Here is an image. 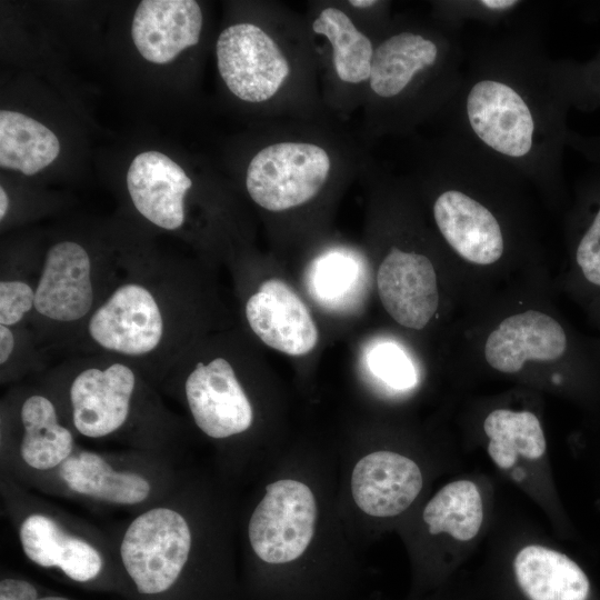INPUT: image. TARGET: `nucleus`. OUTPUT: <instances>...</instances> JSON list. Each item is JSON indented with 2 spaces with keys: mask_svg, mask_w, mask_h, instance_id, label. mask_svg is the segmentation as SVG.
I'll return each mask as SVG.
<instances>
[{
  "mask_svg": "<svg viewBox=\"0 0 600 600\" xmlns=\"http://www.w3.org/2000/svg\"><path fill=\"white\" fill-rule=\"evenodd\" d=\"M568 147L580 152L591 162L600 166V137L583 136L570 130Z\"/></svg>",
  "mask_w": 600,
  "mask_h": 600,
  "instance_id": "nucleus-33",
  "label": "nucleus"
},
{
  "mask_svg": "<svg viewBox=\"0 0 600 600\" xmlns=\"http://www.w3.org/2000/svg\"><path fill=\"white\" fill-rule=\"evenodd\" d=\"M592 316L600 326V297L591 301Z\"/></svg>",
  "mask_w": 600,
  "mask_h": 600,
  "instance_id": "nucleus-35",
  "label": "nucleus"
},
{
  "mask_svg": "<svg viewBox=\"0 0 600 600\" xmlns=\"http://www.w3.org/2000/svg\"><path fill=\"white\" fill-rule=\"evenodd\" d=\"M200 6L193 0H143L133 16L131 37L148 61L164 64L199 42Z\"/></svg>",
  "mask_w": 600,
  "mask_h": 600,
  "instance_id": "nucleus-19",
  "label": "nucleus"
},
{
  "mask_svg": "<svg viewBox=\"0 0 600 600\" xmlns=\"http://www.w3.org/2000/svg\"><path fill=\"white\" fill-rule=\"evenodd\" d=\"M567 227L573 286L593 301L600 297V172L578 183Z\"/></svg>",
  "mask_w": 600,
  "mask_h": 600,
  "instance_id": "nucleus-20",
  "label": "nucleus"
},
{
  "mask_svg": "<svg viewBox=\"0 0 600 600\" xmlns=\"http://www.w3.org/2000/svg\"><path fill=\"white\" fill-rule=\"evenodd\" d=\"M159 390L211 440L232 439L253 424V407L233 360L220 350L204 349L201 340L171 367Z\"/></svg>",
  "mask_w": 600,
  "mask_h": 600,
  "instance_id": "nucleus-9",
  "label": "nucleus"
},
{
  "mask_svg": "<svg viewBox=\"0 0 600 600\" xmlns=\"http://www.w3.org/2000/svg\"><path fill=\"white\" fill-rule=\"evenodd\" d=\"M200 300L191 271L143 253L91 313L64 357L121 358L159 389L178 359L200 341Z\"/></svg>",
  "mask_w": 600,
  "mask_h": 600,
  "instance_id": "nucleus-2",
  "label": "nucleus"
},
{
  "mask_svg": "<svg viewBox=\"0 0 600 600\" xmlns=\"http://www.w3.org/2000/svg\"><path fill=\"white\" fill-rule=\"evenodd\" d=\"M483 430L489 438L488 453L501 469L512 468L518 456L539 459L546 452L541 423L530 411L496 409L486 417Z\"/></svg>",
  "mask_w": 600,
  "mask_h": 600,
  "instance_id": "nucleus-23",
  "label": "nucleus"
},
{
  "mask_svg": "<svg viewBox=\"0 0 600 600\" xmlns=\"http://www.w3.org/2000/svg\"><path fill=\"white\" fill-rule=\"evenodd\" d=\"M317 503L310 488L282 479L266 487L248 522V540L268 564L294 561L308 548L316 528Z\"/></svg>",
  "mask_w": 600,
  "mask_h": 600,
  "instance_id": "nucleus-12",
  "label": "nucleus"
},
{
  "mask_svg": "<svg viewBox=\"0 0 600 600\" xmlns=\"http://www.w3.org/2000/svg\"><path fill=\"white\" fill-rule=\"evenodd\" d=\"M359 266L349 256L329 253L313 264L310 284L314 297L324 304L340 303L359 283Z\"/></svg>",
  "mask_w": 600,
  "mask_h": 600,
  "instance_id": "nucleus-28",
  "label": "nucleus"
},
{
  "mask_svg": "<svg viewBox=\"0 0 600 600\" xmlns=\"http://www.w3.org/2000/svg\"><path fill=\"white\" fill-rule=\"evenodd\" d=\"M448 22L461 28V23L473 20L484 23H498L514 13L522 1L518 0H467L444 4Z\"/></svg>",
  "mask_w": 600,
  "mask_h": 600,
  "instance_id": "nucleus-31",
  "label": "nucleus"
},
{
  "mask_svg": "<svg viewBox=\"0 0 600 600\" xmlns=\"http://www.w3.org/2000/svg\"><path fill=\"white\" fill-rule=\"evenodd\" d=\"M516 579L530 600H588L590 583L566 554L542 546H527L514 559Z\"/></svg>",
  "mask_w": 600,
  "mask_h": 600,
  "instance_id": "nucleus-21",
  "label": "nucleus"
},
{
  "mask_svg": "<svg viewBox=\"0 0 600 600\" xmlns=\"http://www.w3.org/2000/svg\"><path fill=\"white\" fill-rule=\"evenodd\" d=\"M0 272V326H24L34 308L37 260L2 261Z\"/></svg>",
  "mask_w": 600,
  "mask_h": 600,
  "instance_id": "nucleus-27",
  "label": "nucleus"
},
{
  "mask_svg": "<svg viewBox=\"0 0 600 600\" xmlns=\"http://www.w3.org/2000/svg\"><path fill=\"white\" fill-rule=\"evenodd\" d=\"M60 152L57 136L44 124L18 111H0V166L33 176Z\"/></svg>",
  "mask_w": 600,
  "mask_h": 600,
  "instance_id": "nucleus-22",
  "label": "nucleus"
},
{
  "mask_svg": "<svg viewBox=\"0 0 600 600\" xmlns=\"http://www.w3.org/2000/svg\"><path fill=\"white\" fill-rule=\"evenodd\" d=\"M326 150L311 143L280 142L260 150L247 169L251 199L269 211H283L311 200L330 171Z\"/></svg>",
  "mask_w": 600,
  "mask_h": 600,
  "instance_id": "nucleus-13",
  "label": "nucleus"
},
{
  "mask_svg": "<svg viewBox=\"0 0 600 600\" xmlns=\"http://www.w3.org/2000/svg\"><path fill=\"white\" fill-rule=\"evenodd\" d=\"M181 479L174 460L132 450H98L81 444L30 490L89 503L130 509L131 513L167 497Z\"/></svg>",
  "mask_w": 600,
  "mask_h": 600,
  "instance_id": "nucleus-7",
  "label": "nucleus"
},
{
  "mask_svg": "<svg viewBox=\"0 0 600 600\" xmlns=\"http://www.w3.org/2000/svg\"><path fill=\"white\" fill-rule=\"evenodd\" d=\"M571 108L567 60H553L540 32L527 24L484 40L467 54L461 83L444 111L449 133L557 201L564 194Z\"/></svg>",
  "mask_w": 600,
  "mask_h": 600,
  "instance_id": "nucleus-1",
  "label": "nucleus"
},
{
  "mask_svg": "<svg viewBox=\"0 0 600 600\" xmlns=\"http://www.w3.org/2000/svg\"><path fill=\"white\" fill-rule=\"evenodd\" d=\"M51 393L39 382L9 387L0 401V473L30 489L79 447Z\"/></svg>",
  "mask_w": 600,
  "mask_h": 600,
  "instance_id": "nucleus-8",
  "label": "nucleus"
},
{
  "mask_svg": "<svg viewBox=\"0 0 600 600\" xmlns=\"http://www.w3.org/2000/svg\"><path fill=\"white\" fill-rule=\"evenodd\" d=\"M216 52L221 78L243 101L270 99L289 74V63L274 40L252 23L224 29Z\"/></svg>",
  "mask_w": 600,
  "mask_h": 600,
  "instance_id": "nucleus-14",
  "label": "nucleus"
},
{
  "mask_svg": "<svg viewBox=\"0 0 600 600\" xmlns=\"http://www.w3.org/2000/svg\"><path fill=\"white\" fill-rule=\"evenodd\" d=\"M33 380L51 393L78 439L174 460L182 420L132 363L110 354H73Z\"/></svg>",
  "mask_w": 600,
  "mask_h": 600,
  "instance_id": "nucleus-3",
  "label": "nucleus"
},
{
  "mask_svg": "<svg viewBox=\"0 0 600 600\" xmlns=\"http://www.w3.org/2000/svg\"><path fill=\"white\" fill-rule=\"evenodd\" d=\"M0 600H71L67 597L57 594L39 593L37 587L23 579L17 577H3L0 580Z\"/></svg>",
  "mask_w": 600,
  "mask_h": 600,
  "instance_id": "nucleus-32",
  "label": "nucleus"
},
{
  "mask_svg": "<svg viewBox=\"0 0 600 600\" xmlns=\"http://www.w3.org/2000/svg\"><path fill=\"white\" fill-rule=\"evenodd\" d=\"M9 203H10L9 194L3 189V187H1L0 188V221L4 219L8 212Z\"/></svg>",
  "mask_w": 600,
  "mask_h": 600,
  "instance_id": "nucleus-34",
  "label": "nucleus"
},
{
  "mask_svg": "<svg viewBox=\"0 0 600 600\" xmlns=\"http://www.w3.org/2000/svg\"><path fill=\"white\" fill-rule=\"evenodd\" d=\"M349 2L351 6L357 7V8H369L378 3V1H374V0H351Z\"/></svg>",
  "mask_w": 600,
  "mask_h": 600,
  "instance_id": "nucleus-36",
  "label": "nucleus"
},
{
  "mask_svg": "<svg viewBox=\"0 0 600 600\" xmlns=\"http://www.w3.org/2000/svg\"><path fill=\"white\" fill-rule=\"evenodd\" d=\"M417 463L396 452L376 451L361 458L351 474V492L357 506L372 517L400 514L422 489Z\"/></svg>",
  "mask_w": 600,
  "mask_h": 600,
  "instance_id": "nucleus-18",
  "label": "nucleus"
},
{
  "mask_svg": "<svg viewBox=\"0 0 600 600\" xmlns=\"http://www.w3.org/2000/svg\"><path fill=\"white\" fill-rule=\"evenodd\" d=\"M422 517L431 534L447 532L459 541L471 540L483 520L478 487L469 480L446 484L427 503Z\"/></svg>",
  "mask_w": 600,
  "mask_h": 600,
  "instance_id": "nucleus-24",
  "label": "nucleus"
},
{
  "mask_svg": "<svg viewBox=\"0 0 600 600\" xmlns=\"http://www.w3.org/2000/svg\"><path fill=\"white\" fill-rule=\"evenodd\" d=\"M140 251H97L73 239L51 243L37 260L34 308L27 326L50 356H64L81 328Z\"/></svg>",
  "mask_w": 600,
  "mask_h": 600,
  "instance_id": "nucleus-5",
  "label": "nucleus"
},
{
  "mask_svg": "<svg viewBox=\"0 0 600 600\" xmlns=\"http://www.w3.org/2000/svg\"><path fill=\"white\" fill-rule=\"evenodd\" d=\"M513 477L516 479L520 480V479H523L524 474H523L522 470L519 468V469L516 470V473L513 474Z\"/></svg>",
  "mask_w": 600,
  "mask_h": 600,
  "instance_id": "nucleus-37",
  "label": "nucleus"
},
{
  "mask_svg": "<svg viewBox=\"0 0 600 600\" xmlns=\"http://www.w3.org/2000/svg\"><path fill=\"white\" fill-rule=\"evenodd\" d=\"M0 496L20 551L31 563L58 570L78 583L93 582L113 568L120 570L111 533L1 473Z\"/></svg>",
  "mask_w": 600,
  "mask_h": 600,
  "instance_id": "nucleus-6",
  "label": "nucleus"
},
{
  "mask_svg": "<svg viewBox=\"0 0 600 600\" xmlns=\"http://www.w3.org/2000/svg\"><path fill=\"white\" fill-rule=\"evenodd\" d=\"M493 370L516 373L528 362L568 363L582 371L600 369V343L583 342L554 317L529 309L502 319L483 344Z\"/></svg>",
  "mask_w": 600,
  "mask_h": 600,
  "instance_id": "nucleus-10",
  "label": "nucleus"
},
{
  "mask_svg": "<svg viewBox=\"0 0 600 600\" xmlns=\"http://www.w3.org/2000/svg\"><path fill=\"white\" fill-rule=\"evenodd\" d=\"M377 287L387 313L404 328L423 329L438 311L436 268L424 253L391 247L379 266Z\"/></svg>",
  "mask_w": 600,
  "mask_h": 600,
  "instance_id": "nucleus-15",
  "label": "nucleus"
},
{
  "mask_svg": "<svg viewBox=\"0 0 600 600\" xmlns=\"http://www.w3.org/2000/svg\"><path fill=\"white\" fill-rule=\"evenodd\" d=\"M367 362L372 374L392 389L407 390L417 383L413 362L394 342L373 344L368 351Z\"/></svg>",
  "mask_w": 600,
  "mask_h": 600,
  "instance_id": "nucleus-29",
  "label": "nucleus"
},
{
  "mask_svg": "<svg viewBox=\"0 0 600 600\" xmlns=\"http://www.w3.org/2000/svg\"><path fill=\"white\" fill-rule=\"evenodd\" d=\"M572 108L600 109V50L586 62L568 60Z\"/></svg>",
  "mask_w": 600,
  "mask_h": 600,
  "instance_id": "nucleus-30",
  "label": "nucleus"
},
{
  "mask_svg": "<svg viewBox=\"0 0 600 600\" xmlns=\"http://www.w3.org/2000/svg\"><path fill=\"white\" fill-rule=\"evenodd\" d=\"M457 30L434 34L403 29L386 38L373 51L371 90L381 99L396 100L427 78L461 82L467 53Z\"/></svg>",
  "mask_w": 600,
  "mask_h": 600,
  "instance_id": "nucleus-11",
  "label": "nucleus"
},
{
  "mask_svg": "<svg viewBox=\"0 0 600 600\" xmlns=\"http://www.w3.org/2000/svg\"><path fill=\"white\" fill-rule=\"evenodd\" d=\"M313 31L323 34L333 48V64L338 77L358 83L370 78L373 47L351 19L337 8H326L313 21Z\"/></svg>",
  "mask_w": 600,
  "mask_h": 600,
  "instance_id": "nucleus-25",
  "label": "nucleus"
},
{
  "mask_svg": "<svg viewBox=\"0 0 600 600\" xmlns=\"http://www.w3.org/2000/svg\"><path fill=\"white\" fill-rule=\"evenodd\" d=\"M243 312L252 333L277 351L304 356L318 343V329L307 306L283 280L261 282L246 299Z\"/></svg>",
  "mask_w": 600,
  "mask_h": 600,
  "instance_id": "nucleus-16",
  "label": "nucleus"
},
{
  "mask_svg": "<svg viewBox=\"0 0 600 600\" xmlns=\"http://www.w3.org/2000/svg\"><path fill=\"white\" fill-rule=\"evenodd\" d=\"M191 187L184 170L158 151L136 156L127 172L134 210L152 226L169 232L179 231L187 223L186 197Z\"/></svg>",
  "mask_w": 600,
  "mask_h": 600,
  "instance_id": "nucleus-17",
  "label": "nucleus"
},
{
  "mask_svg": "<svg viewBox=\"0 0 600 600\" xmlns=\"http://www.w3.org/2000/svg\"><path fill=\"white\" fill-rule=\"evenodd\" d=\"M437 174L432 219L459 260L488 268L526 247L524 178L451 133Z\"/></svg>",
  "mask_w": 600,
  "mask_h": 600,
  "instance_id": "nucleus-4",
  "label": "nucleus"
},
{
  "mask_svg": "<svg viewBox=\"0 0 600 600\" xmlns=\"http://www.w3.org/2000/svg\"><path fill=\"white\" fill-rule=\"evenodd\" d=\"M50 360L27 324L0 326L1 386L11 387L38 377L52 366Z\"/></svg>",
  "mask_w": 600,
  "mask_h": 600,
  "instance_id": "nucleus-26",
  "label": "nucleus"
}]
</instances>
